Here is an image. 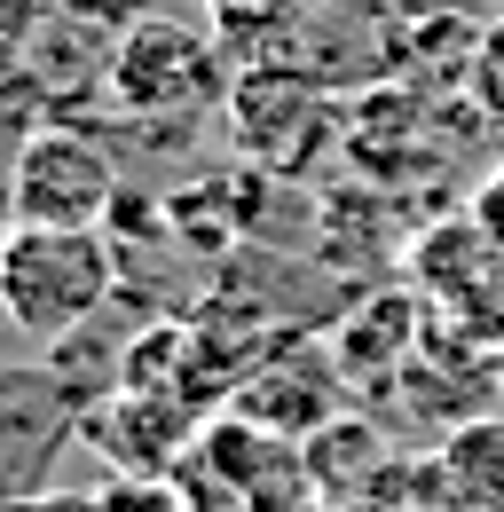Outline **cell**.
I'll return each mask as SVG.
<instances>
[{
  "mask_svg": "<svg viewBox=\"0 0 504 512\" xmlns=\"http://www.w3.org/2000/svg\"><path fill=\"white\" fill-rule=\"evenodd\" d=\"M182 489L189 512H300L315 505V473H308V442L276 434L245 410H213L189 449L166 473Z\"/></svg>",
  "mask_w": 504,
  "mask_h": 512,
  "instance_id": "cell-3",
  "label": "cell"
},
{
  "mask_svg": "<svg viewBox=\"0 0 504 512\" xmlns=\"http://www.w3.org/2000/svg\"><path fill=\"white\" fill-rule=\"evenodd\" d=\"M63 16H87V24H103V32H126V24H142L150 16V0H56Z\"/></svg>",
  "mask_w": 504,
  "mask_h": 512,
  "instance_id": "cell-16",
  "label": "cell"
},
{
  "mask_svg": "<svg viewBox=\"0 0 504 512\" xmlns=\"http://www.w3.org/2000/svg\"><path fill=\"white\" fill-rule=\"evenodd\" d=\"M205 16H213V32L229 40V56L276 64V48L308 32L315 16H323V0H205Z\"/></svg>",
  "mask_w": 504,
  "mask_h": 512,
  "instance_id": "cell-12",
  "label": "cell"
},
{
  "mask_svg": "<svg viewBox=\"0 0 504 512\" xmlns=\"http://www.w3.org/2000/svg\"><path fill=\"white\" fill-rule=\"evenodd\" d=\"M229 40L221 32H205V24H182V16H142V24H126L119 48H111V79H103V95H111V111H119L126 127H189V119H205V111H221L229 103Z\"/></svg>",
  "mask_w": 504,
  "mask_h": 512,
  "instance_id": "cell-1",
  "label": "cell"
},
{
  "mask_svg": "<svg viewBox=\"0 0 504 512\" xmlns=\"http://www.w3.org/2000/svg\"><path fill=\"white\" fill-rule=\"evenodd\" d=\"M418 292H378L363 308H347L339 331H331V355H339V371L355 394H371V386H394L426 347H418Z\"/></svg>",
  "mask_w": 504,
  "mask_h": 512,
  "instance_id": "cell-9",
  "label": "cell"
},
{
  "mask_svg": "<svg viewBox=\"0 0 504 512\" xmlns=\"http://www.w3.org/2000/svg\"><path fill=\"white\" fill-rule=\"evenodd\" d=\"M0 512H48V497H0Z\"/></svg>",
  "mask_w": 504,
  "mask_h": 512,
  "instance_id": "cell-19",
  "label": "cell"
},
{
  "mask_svg": "<svg viewBox=\"0 0 504 512\" xmlns=\"http://www.w3.org/2000/svg\"><path fill=\"white\" fill-rule=\"evenodd\" d=\"M48 8L56 0H0V40H32L48 24Z\"/></svg>",
  "mask_w": 504,
  "mask_h": 512,
  "instance_id": "cell-17",
  "label": "cell"
},
{
  "mask_svg": "<svg viewBox=\"0 0 504 512\" xmlns=\"http://www.w3.org/2000/svg\"><path fill=\"white\" fill-rule=\"evenodd\" d=\"M119 292V253L103 229H48V221H8L0 237V308L16 331L48 339L95 323Z\"/></svg>",
  "mask_w": 504,
  "mask_h": 512,
  "instance_id": "cell-2",
  "label": "cell"
},
{
  "mask_svg": "<svg viewBox=\"0 0 504 512\" xmlns=\"http://www.w3.org/2000/svg\"><path fill=\"white\" fill-rule=\"evenodd\" d=\"M189 434H197L189 402L182 394H150V386H119V394L87 402V418H79V442L103 449L111 473H126V481H166L174 457L189 449Z\"/></svg>",
  "mask_w": 504,
  "mask_h": 512,
  "instance_id": "cell-8",
  "label": "cell"
},
{
  "mask_svg": "<svg viewBox=\"0 0 504 512\" xmlns=\"http://www.w3.org/2000/svg\"><path fill=\"white\" fill-rule=\"evenodd\" d=\"M497 379H504V355H497Z\"/></svg>",
  "mask_w": 504,
  "mask_h": 512,
  "instance_id": "cell-21",
  "label": "cell"
},
{
  "mask_svg": "<svg viewBox=\"0 0 504 512\" xmlns=\"http://www.w3.org/2000/svg\"><path fill=\"white\" fill-rule=\"evenodd\" d=\"M56 119V95H48V79L32 71L24 56V40H0V166H16V150L32 142V134Z\"/></svg>",
  "mask_w": 504,
  "mask_h": 512,
  "instance_id": "cell-13",
  "label": "cell"
},
{
  "mask_svg": "<svg viewBox=\"0 0 504 512\" xmlns=\"http://www.w3.org/2000/svg\"><path fill=\"white\" fill-rule=\"evenodd\" d=\"M473 221H481V229H489V237L504 245V166L489 174V182H481V197H473Z\"/></svg>",
  "mask_w": 504,
  "mask_h": 512,
  "instance_id": "cell-18",
  "label": "cell"
},
{
  "mask_svg": "<svg viewBox=\"0 0 504 512\" xmlns=\"http://www.w3.org/2000/svg\"><path fill=\"white\" fill-rule=\"evenodd\" d=\"M119 158L103 150V134H87L79 119H48L16 150L8 166V205L16 221H48V229H103L119 213Z\"/></svg>",
  "mask_w": 504,
  "mask_h": 512,
  "instance_id": "cell-4",
  "label": "cell"
},
{
  "mask_svg": "<svg viewBox=\"0 0 504 512\" xmlns=\"http://www.w3.org/2000/svg\"><path fill=\"white\" fill-rule=\"evenodd\" d=\"M103 512H189V505L174 481H126L119 473V489H103Z\"/></svg>",
  "mask_w": 504,
  "mask_h": 512,
  "instance_id": "cell-15",
  "label": "cell"
},
{
  "mask_svg": "<svg viewBox=\"0 0 504 512\" xmlns=\"http://www.w3.org/2000/svg\"><path fill=\"white\" fill-rule=\"evenodd\" d=\"M347 371H339V355H331V339H268L260 347V363H252L237 394H229V410H245L260 426H276V434H300L308 442L323 418H339L347 410Z\"/></svg>",
  "mask_w": 504,
  "mask_h": 512,
  "instance_id": "cell-7",
  "label": "cell"
},
{
  "mask_svg": "<svg viewBox=\"0 0 504 512\" xmlns=\"http://www.w3.org/2000/svg\"><path fill=\"white\" fill-rule=\"evenodd\" d=\"M386 434H378V418H355V410H339V418H323L308 434V473H315V497H339V505H363L378 481H386Z\"/></svg>",
  "mask_w": 504,
  "mask_h": 512,
  "instance_id": "cell-10",
  "label": "cell"
},
{
  "mask_svg": "<svg viewBox=\"0 0 504 512\" xmlns=\"http://www.w3.org/2000/svg\"><path fill=\"white\" fill-rule=\"evenodd\" d=\"M465 79H473V103H481L489 119H504V16L473 32V64H465Z\"/></svg>",
  "mask_w": 504,
  "mask_h": 512,
  "instance_id": "cell-14",
  "label": "cell"
},
{
  "mask_svg": "<svg viewBox=\"0 0 504 512\" xmlns=\"http://www.w3.org/2000/svg\"><path fill=\"white\" fill-rule=\"evenodd\" d=\"M300 512H363V505H339V497H315V505H300Z\"/></svg>",
  "mask_w": 504,
  "mask_h": 512,
  "instance_id": "cell-20",
  "label": "cell"
},
{
  "mask_svg": "<svg viewBox=\"0 0 504 512\" xmlns=\"http://www.w3.org/2000/svg\"><path fill=\"white\" fill-rule=\"evenodd\" d=\"M441 481H449V497L465 512H504V418H465V426H449L441 434Z\"/></svg>",
  "mask_w": 504,
  "mask_h": 512,
  "instance_id": "cell-11",
  "label": "cell"
},
{
  "mask_svg": "<svg viewBox=\"0 0 504 512\" xmlns=\"http://www.w3.org/2000/svg\"><path fill=\"white\" fill-rule=\"evenodd\" d=\"M79 394L56 363H8L0 371V497H48L63 449L79 442Z\"/></svg>",
  "mask_w": 504,
  "mask_h": 512,
  "instance_id": "cell-5",
  "label": "cell"
},
{
  "mask_svg": "<svg viewBox=\"0 0 504 512\" xmlns=\"http://www.w3.org/2000/svg\"><path fill=\"white\" fill-rule=\"evenodd\" d=\"M229 111H237V134H245V158L268 166V174H308L315 142H323V79L315 71H292V64H252L237 87H229Z\"/></svg>",
  "mask_w": 504,
  "mask_h": 512,
  "instance_id": "cell-6",
  "label": "cell"
}]
</instances>
